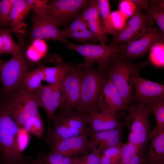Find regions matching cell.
Here are the masks:
<instances>
[{
  "instance_id": "1",
  "label": "cell",
  "mask_w": 164,
  "mask_h": 164,
  "mask_svg": "<svg viewBox=\"0 0 164 164\" xmlns=\"http://www.w3.org/2000/svg\"><path fill=\"white\" fill-rule=\"evenodd\" d=\"M148 62L133 63L118 55L110 63L105 73L125 103L129 105L133 98V86L141 69Z\"/></svg>"
},
{
  "instance_id": "2",
  "label": "cell",
  "mask_w": 164,
  "mask_h": 164,
  "mask_svg": "<svg viewBox=\"0 0 164 164\" xmlns=\"http://www.w3.org/2000/svg\"><path fill=\"white\" fill-rule=\"evenodd\" d=\"M0 104V157L2 164H25L28 162L19 144L20 130Z\"/></svg>"
},
{
  "instance_id": "3",
  "label": "cell",
  "mask_w": 164,
  "mask_h": 164,
  "mask_svg": "<svg viewBox=\"0 0 164 164\" xmlns=\"http://www.w3.org/2000/svg\"><path fill=\"white\" fill-rule=\"evenodd\" d=\"M18 38L17 53L8 60H2L0 63V80L5 94L13 93L23 88L24 77L31 67L24 51L22 37Z\"/></svg>"
},
{
  "instance_id": "4",
  "label": "cell",
  "mask_w": 164,
  "mask_h": 164,
  "mask_svg": "<svg viewBox=\"0 0 164 164\" xmlns=\"http://www.w3.org/2000/svg\"><path fill=\"white\" fill-rule=\"evenodd\" d=\"M125 116V126L128 131V142L139 147L147 148L151 129L149 119L151 111L149 107L131 103Z\"/></svg>"
},
{
  "instance_id": "5",
  "label": "cell",
  "mask_w": 164,
  "mask_h": 164,
  "mask_svg": "<svg viewBox=\"0 0 164 164\" xmlns=\"http://www.w3.org/2000/svg\"><path fill=\"white\" fill-rule=\"evenodd\" d=\"M65 44L67 48L77 52L84 57L82 67H92L94 63H97L98 68L104 72L111 62L123 53L126 45H103L87 42L77 45L67 41Z\"/></svg>"
},
{
  "instance_id": "6",
  "label": "cell",
  "mask_w": 164,
  "mask_h": 164,
  "mask_svg": "<svg viewBox=\"0 0 164 164\" xmlns=\"http://www.w3.org/2000/svg\"><path fill=\"white\" fill-rule=\"evenodd\" d=\"M107 77L105 72L98 68L82 67L80 110L86 113L95 111L103 84Z\"/></svg>"
},
{
  "instance_id": "7",
  "label": "cell",
  "mask_w": 164,
  "mask_h": 164,
  "mask_svg": "<svg viewBox=\"0 0 164 164\" xmlns=\"http://www.w3.org/2000/svg\"><path fill=\"white\" fill-rule=\"evenodd\" d=\"M4 105L20 129L23 128L28 118L40 114L39 107L34 92L23 87L13 93L11 99Z\"/></svg>"
},
{
  "instance_id": "8",
  "label": "cell",
  "mask_w": 164,
  "mask_h": 164,
  "mask_svg": "<svg viewBox=\"0 0 164 164\" xmlns=\"http://www.w3.org/2000/svg\"><path fill=\"white\" fill-rule=\"evenodd\" d=\"M82 64L73 65L60 85L63 94L60 110L81 108V75Z\"/></svg>"
},
{
  "instance_id": "9",
  "label": "cell",
  "mask_w": 164,
  "mask_h": 164,
  "mask_svg": "<svg viewBox=\"0 0 164 164\" xmlns=\"http://www.w3.org/2000/svg\"><path fill=\"white\" fill-rule=\"evenodd\" d=\"M164 40V34L152 24L148 25L132 40L127 44L121 54L128 60L143 56L155 43Z\"/></svg>"
},
{
  "instance_id": "10",
  "label": "cell",
  "mask_w": 164,
  "mask_h": 164,
  "mask_svg": "<svg viewBox=\"0 0 164 164\" xmlns=\"http://www.w3.org/2000/svg\"><path fill=\"white\" fill-rule=\"evenodd\" d=\"M91 0H54L48 3L46 15L59 26L65 25L74 19L78 12Z\"/></svg>"
},
{
  "instance_id": "11",
  "label": "cell",
  "mask_w": 164,
  "mask_h": 164,
  "mask_svg": "<svg viewBox=\"0 0 164 164\" xmlns=\"http://www.w3.org/2000/svg\"><path fill=\"white\" fill-rule=\"evenodd\" d=\"M142 9L137 6L133 15L127 22L120 31L112 35L110 44H128L132 40L152 21L146 13L142 12Z\"/></svg>"
},
{
  "instance_id": "12",
  "label": "cell",
  "mask_w": 164,
  "mask_h": 164,
  "mask_svg": "<svg viewBox=\"0 0 164 164\" xmlns=\"http://www.w3.org/2000/svg\"><path fill=\"white\" fill-rule=\"evenodd\" d=\"M129 105L108 77L103 84L95 111L115 114L119 111L127 110Z\"/></svg>"
},
{
  "instance_id": "13",
  "label": "cell",
  "mask_w": 164,
  "mask_h": 164,
  "mask_svg": "<svg viewBox=\"0 0 164 164\" xmlns=\"http://www.w3.org/2000/svg\"><path fill=\"white\" fill-rule=\"evenodd\" d=\"M30 36L32 40H58L66 43L62 30L48 15H39L35 13Z\"/></svg>"
},
{
  "instance_id": "14",
  "label": "cell",
  "mask_w": 164,
  "mask_h": 164,
  "mask_svg": "<svg viewBox=\"0 0 164 164\" xmlns=\"http://www.w3.org/2000/svg\"><path fill=\"white\" fill-rule=\"evenodd\" d=\"M136 103L148 105L152 103L164 100V85L144 79L138 76L134 84Z\"/></svg>"
},
{
  "instance_id": "15",
  "label": "cell",
  "mask_w": 164,
  "mask_h": 164,
  "mask_svg": "<svg viewBox=\"0 0 164 164\" xmlns=\"http://www.w3.org/2000/svg\"><path fill=\"white\" fill-rule=\"evenodd\" d=\"M50 147L51 152L59 153L64 156L79 155L91 151L87 133L64 139Z\"/></svg>"
},
{
  "instance_id": "16",
  "label": "cell",
  "mask_w": 164,
  "mask_h": 164,
  "mask_svg": "<svg viewBox=\"0 0 164 164\" xmlns=\"http://www.w3.org/2000/svg\"><path fill=\"white\" fill-rule=\"evenodd\" d=\"M144 156L145 164H164V130L151 129Z\"/></svg>"
},
{
  "instance_id": "17",
  "label": "cell",
  "mask_w": 164,
  "mask_h": 164,
  "mask_svg": "<svg viewBox=\"0 0 164 164\" xmlns=\"http://www.w3.org/2000/svg\"><path fill=\"white\" fill-rule=\"evenodd\" d=\"M81 12L87 24L88 28L96 35L100 44H107L108 39L101 26L97 0H92Z\"/></svg>"
},
{
  "instance_id": "18",
  "label": "cell",
  "mask_w": 164,
  "mask_h": 164,
  "mask_svg": "<svg viewBox=\"0 0 164 164\" xmlns=\"http://www.w3.org/2000/svg\"><path fill=\"white\" fill-rule=\"evenodd\" d=\"M119 115L94 111L87 113L88 129L94 132L112 129L118 126L121 122L119 120Z\"/></svg>"
},
{
  "instance_id": "19",
  "label": "cell",
  "mask_w": 164,
  "mask_h": 164,
  "mask_svg": "<svg viewBox=\"0 0 164 164\" xmlns=\"http://www.w3.org/2000/svg\"><path fill=\"white\" fill-rule=\"evenodd\" d=\"M87 113L79 110H60V113L53 117L52 121L87 133Z\"/></svg>"
},
{
  "instance_id": "20",
  "label": "cell",
  "mask_w": 164,
  "mask_h": 164,
  "mask_svg": "<svg viewBox=\"0 0 164 164\" xmlns=\"http://www.w3.org/2000/svg\"><path fill=\"white\" fill-rule=\"evenodd\" d=\"M53 122V126L48 128L46 143L50 146L62 140L75 136L87 132L71 128L62 124Z\"/></svg>"
},
{
  "instance_id": "21",
  "label": "cell",
  "mask_w": 164,
  "mask_h": 164,
  "mask_svg": "<svg viewBox=\"0 0 164 164\" xmlns=\"http://www.w3.org/2000/svg\"><path fill=\"white\" fill-rule=\"evenodd\" d=\"M125 126V123L121 122L117 127L107 130L94 132L88 129L87 134L90 138V145L91 150L96 149L97 145L101 143L114 137L123 135Z\"/></svg>"
},
{
  "instance_id": "22",
  "label": "cell",
  "mask_w": 164,
  "mask_h": 164,
  "mask_svg": "<svg viewBox=\"0 0 164 164\" xmlns=\"http://www.w3.org/2000/svg\"><path fill=\"white\" fill-rule=\"evenodd\" d=\"M72 65L70 63L63 62L54 67L44 66L43 80L50 84H61Z\"/></svg>"
},
{
  "instance_id": "23",
  "label": "cell",
  "mask_w": 164,
  "mask_h": 164,
  "mask_svg": "<svg viewBox=\"0 0 164 164\" xmlns=\"http://www.w3.org/2000/svg\"><path fill=\"white\" fill-rule=\"evenodd\" d=\"M31 9L25 0H15L9 15V23L13 28H16L23 22Z\"/></svg>"
},
{
  "instance_id": "24",
  "label": "cell",
  "mask_w": 164,
  "mask_h": 164,
  "mask_svg": "<svg viewBox=\"0 0 164 164\" xmlns=\"http://www.w3.org/2000/svg\"><path fill=\"white\" fill-rule=\"evenodd\" d=\"M44 67L43 65H39L33 70L28 71L24 78L23 87L30 92H34L38 88L44 80Z\"/></svg>"
},
{
  "instance_id": "25",
  "label": "cell",
  "mask_w": 164,
  "mask_h": 164,
  "mask_svg": "<svg viewBox=\"0 0 164 164\" xmlns=\"http://www.w3.org/2000/svg\"><path fill=\"white\" fill-rule=\"evenodd\" d=\"M61 84H58L54 89L43 108L48 120V128L51 127L52 118L55 114L57 109L59 108L62 103L63 94L60 87Z\"/></svg>"
},
{
  "instance_id": "26",
  "label": "cell",
  "mask_w": 164,
  "mask_h": 164,
  "mask_svg": "<svg viewBox=\"0 0 164 164\" xmlns=\"http://www.w3.org/2000/svg\"><path fill=\"white\" fill-rule=\"evenodd\" d=\"M47 50V45L43 40L35 39L28 48L26 55L30 62L36 63L45 56Z\"/></svg>"
},
{
  "instance_id": "27",
  "label": "cell",
  "mask_w": 164,
  "mask_h": 164,
  "mask_svg": "<svg viewBox=\"0 0 164 164\" xmlns=\"http://www.w3.org/2000/svg\"><path fill=\"white\" fill-rule=\"evenodd\" d=\"M98 9L101 17V25L106 34L113 35L114 32L112 28L111 20V10L109 2L108 0H97Z\"/></svg>"
},
{
  "instance_id": "28",
  "label": "cell",
  "mask_w": 164,
  "mask_h": 164,
  "mask_svg": "<svg viewBox=\"0 0 164 164\" xmlns=\"http://www.w3.org/2000/svg\"><path fill=\"white\" fill-rule=\"evenodd\" d=\"M23 128L37 138H41L45 131L43 121L40 114L32 117L25 122Z\"/></svg>"
},
{
  "instance_id": "29",
  "label": "cell",
  "mask_w": 164,
  "mask_h": 164,
  "mask_svg": "<svg viewBox=\"0 0 164 164\" xmlns=\"http://www.w3.org/2000/svg\"><path fill=\"white\" fill-rule=\"evenodd\" d=\"M149 61L154 66L163 67L164 66V40L154 44L149 50Z\"/></svg>"
},
{
  "instance_id": "30",
  "label": "cell",
  "mask_w": 164,
  "mask_h": 164,
  "mask_svg": "<svg viewBox=\"0 0 164 164\" xmlns=\"http://www.w3.org/2000/svg\"><path fill=\"white\" fill-rule=\"evenodd\" d=\"M147 106L155 117V128L159 130H164V100L152 103Z\"/></svg>"
},
{
  "instance_id": "31",
  "label": "cell",
  "mask_w": 164,
  "mask_h": 164,
  "mask_svg": "<svg viewBox=\"0 0 164 164\" xmlns=\"http://www.w3.org/2000/svg\"><path fill=\"white\" fill-rule=\"evenodd\" d=\"M60 84H49L46 85L42 84L34 91L39 107L43 108L54 89Z\"/></svg>"
},
{
  "instance_id": "32",
  "label": "cell",
  "mask_w": 164,
  "mask_h": 164,
  "mask_svg": "<svg viewBox=\"0 0 164 164\" xmlns=\"http://www.w3.org/2000/svg\"><path fill=\"white\" fill-rule=\"evenodd\" d=\"M11 31L10 29H5L1 33L2 42V53H9L13 56L18 52L19 46L13 40Z\"/></svg>"
},
{
  "instance_id": "33",
  "label": "cell",
  "mask_w": 164,
  "mask_h": 164,
  "mask_svg": "<svg viewBox=\"0 0 164 164\" xmlns=\"http://www.w3.org/2000/svg\"><path fill=\"white\" fill-rule=\"evenodd\" d=\"M140 149L138 146L127 142L121 148L120 158L118 164H128L132 158Z\"/></svg>"
},
{
  "instance_id": "34",
  "label": "cell",
  "mask_w": 164,
  "mask_h": 164,
  "mask_svg": "<svg viewBox=\"0 0 164 164\" xmlns=\"http://www.w3.org/2000/svg\"><path fill=\"white\" fill-rule=\"evenodd\" d=\"M68 38L73 39L83 43H85L89 40H91L94 43L98 41L97 37L94 33L87 28L73 32L65 36L64 39L65 40Z\"/></svg>"
},
{
  "instance_id": "35",
  "label": "cell",
  "mask_w": 164,
  "mask_h": 164,
  "mask_svg": "<svg viewBox=\"0 0 164 164\" xmlns=\"http://www.w3.org/2000/svg\"><path fill=\"white\" fill-rule=\"evenodd\" d=\"M64 157L56 152L48 153L40 151L38 153L37 159L40 161L41 164H62Z\"/></svg>"
},
{
  "instance_id": "36",
  "label": "cell",
  "mask_w": 164,
  "mask_h": 164,
  "mask_svg": "<svg viewBox=\"0 0 164 164\" xmlns=\"http://www.w3.org/2000/svg\"><path fill=\"white\" fill-rule=\"evenodd\" d=\"M87 28V24L82 17L80 12L77 15L69 26L66 29L62 30L63 38L64 39L65 36L70 33L81 30Z\"/></svg>"
},
{
  "instance_id": "37",
  "label": "cell",
  "mask_w": 164,
  "mask_h": 164,
  "mask_svg": "<svg viewBox=\"0 0 164 164\" xmlns=\"http://www.w3.org/2000/svg\"><path fill=\"white\" fill-rule=\"evenodd\" d=\"M127 19L126 17L119 10L111 12V22L114 34L123 29L126 24Z\"/></svg>"
},
{
  "instance_id": "38",
  "label": "cell",
  "mask_w": 164,
  "mask_h": 164,
  "mask_svg": "<svg viewBox=\"0 0 164 164\" xmlns=\"http://www.w3.org/2000/svg\"><path fill=\"white\" fill-rule=\"evenodd\" d=\"M15 0H0V23L5 24L9 22V14Z\"/></svg>"
},
{
  "instance_id": "39",
  "label": "cell",
  "mask_w": 164,
  "mask_h": 164,
  "mask_svg": "<svg viewBox=\"0 0 164 164\" xmlns=\"http://www.w3.org/2000/svg\"><path fill=\"white\" fill-rule=\"evenodd\" d=\"M35 13L39 15H46L48 8V1L46 0H25Z\"/></svg>"
},
{
  "instance_id": "40",
  "label": "cell",
  "mask_w": 164,
  "mask_h": 164,
  "mask_svg": "<svg viewBox=\"0 0 164 164\" xmlns=\"http://www.w3.org/2000/svg\"><path fill=\"white\" fill-rule=\"evenodd\" d=\"M137 6L132 0H122L118 3V10L128 19L135 13Z\"/></svg>"
},
{
  "instance_id": "41",
  "label": "cell",
  "mask_w": 164,
  "mask_h": 164,
  "mask_svg": "<svg viewBox=\"0 0 164 164\" xmlns=\"http://www.w3.org/2000/svg\"><path fill=\"white\" fill-rule=\"evenodd\" d=\"M146 12L151 19L156 23L161 32L164 34V10H155L150 8Z\"/></svg>"
},
{
  "instance_id": "42",
  "label": "cell",
  "mask_w": 164,
  "mask_h": 164,
  "mask_svg": "<svg viewBox=\"0 0 164 164\" xmlns=\"http://www.w3.org/2000/svg\"><path fill=\"white\" fill-rule=\"evenodd\" d=\"M101 154L96 149L81 155H79V161L86 164H100Z\"/></svg>"
},
{
  "instance_id": "43",
  "label": "cell",
  "mask_w": 164,
  "mask_h": 164,
  "mask_svg": "<svg viewBox=\"0 0 164 164\" xmlns=\"http://www.w3.org/2000/svg\"><path fill=\"white\" fill-rule=\"evenodd\" d=\"M147 149H140L132 158L128 164H145L144 158Z\"/></svg>"
},
{
  "instance_id": "44",
  "label": "cell",
  "mask_w": 164,
  "mask_h": 164,
  "mask_svg": "<svg viewBox=\"0 0 164 164\" xmlns=\"http://www.w3.org/2000/svg\"><path fill=\"white\" fill-rule=\"evenodd\" d=\"M151 9L155 10H164V1L163 0H153L149 1Z\"/></svg>"
},
{
  "instance_id": "45",
  "label": "cell",
  "mask_w": 164,
  "mask_h": 164,
  "mask_svg": "<svg viewBox=\"0 0 164 164\" xmlns=\"http://www.w3.org/2000/svg\"><path fill=\"white\" fill-rule=\"evenodd\" d=\"M136 6L146 12L150 9L149 1L147 0H132Z\"/></svg>"
},
{
  "instance_id": "46",
  "label": "cell",
  "mask_w": 164,
  "mask_h": 164,
  "mask_svg": "<svg viewBox=\"0 0 164 164\" xmlns=\"http://www.w3.org/2000/svg\"><path fill=\"white\" fill-rule=\"evenodd\" d=\"M62 164H76L75 156H65L62 161Z\"/></svg>"
},
{
  "instance_id": "47",
  "label": "cell",
  "mask_w": 164,
  "mask_h": 164,
  "mask_svg": "<svg viewBox=\"0 0 164 164\" xmlns=\"http://www.w3.org/2000/svg\"><path fill=\"white\" fill-rule=\"evenodd\" d=\"M0 53H2V42L1 33H0Z\"/></svg>"
},
{
  "instance_id": "48",
  "label": "cell",
  "mask_w": 164,
  "mask_h": 164,
  "mask_svg": "<svg viewBox=\"0 0 164 164\" xmlns=\"http://www.w3.org/2000/svg\"><path fill=\"white\" fill-rule=\"evenodd\" d=\"M38 162V160L37 159L30 162H28L25 164H37Z\"/></svg>"
},
{
  "instance_id": "49",
  "label": "cell",
  "mask_w": 164,
  "mask_h": 164,
  "mask_svg": "<svg viewBox=\"0 0 164 164\" xmlns=\"http://www.w3.org/2000/svg\"><path fill=\"white\" fill-rule=\"evenodd\" d=\"M5 29H0V33H1L3 31H4Z\"/></svg>"
},
{
  "instance_id": "50",
  "label": "cell",
  "mask_w": 164,
  "mask_h": 164,
  "mask_svg": "<svg viewBox=\"0 0 164 164\" xmlns=\"http://www.w3.org/2000/svg\"><path fill=\"white\" fill-rule=\"evenodd\" d=\"M37 160L38 162L37 164H41V162L39 160Z\"/></svg>"
},
{
  "instance_id": "51",
  "label": "cell",
  "mask_w": 164,
  "mask_h": 164,
  "mask_svg": "<svg viewBox=\"0 0 164 164\" xmlns=\"http://www.w3.org/2000/svg\"><path fill=\"white\" fill-rule=\"evenodd\" d=\"M2 60H0V63H1V62L2 61Z\"/></svg>"
}]
</instances>
